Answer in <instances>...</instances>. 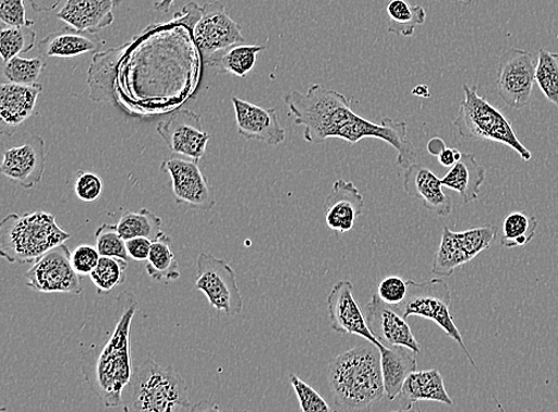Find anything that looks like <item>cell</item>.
Instances as JSON below:
<instances>
[{"instance_id":"obj_1","label":"cell","mask_w":558,"mask_h":412,"mask_svg":"<svg viewBox=\"0 0 558 412\" xmlns=\"http://www.w3.org/2000/svg\"><path fill=\"white\" fill-rule=\"evenodd\" d=\"M284 101L294 123L304 128V140L319 145L329 138H341L350 145L375 137L397 150V163L408 169L417 162L418 153L408 136V124L385 118L380 124L362 119L352 108L353 99L327 86L315 84L306 94L291 93Z\"/></svg>"},{"instance_id":"obj_2","label":"cell","mask_w":558,"mask_h":412,"mask_svg":"<svg viewBox=\"0 0 558 412\" xmlns=\"http://www.w3.org/2000/svg\"><path fill=\"white\" fill-rule=\"evenodd\" d=\"M119 301L123 308L114 331L100 352L86 354L83 373L90 389L107 408L122 407V393L133 376L132 353H130V329L137 308L133 294L124 293Z\"/></svg>"},{"instance_id":"obj_3","label":"cell","mask_w":558,"mask_h":412,"mask_svg":"<svg viewBox=\"0 0 558 412\" xmlns=\"http://www.w3.org/2000/svg\"><path fill=\"white\" fill-rule=\"evenodd\" d=\"M328 380L335 403L344 412H371L385 396L378 347L368 342L336 356Z\"/></svg>"},{"instance_id":"obj_4","label":"cell","mask_w":558,"mask_h":412,"mask_svg":"<svg viewBox=\"0 0 558 412\" xmlns=\"http://www.w3.org/2000/svg\"><path fill=\"white\" fill-rule=\"evenodd\" d=\"M124 412H180L191 409L187 384L172 367L147 359L133 371L122 393Z\"/></svg>"},{"instance_id":"obj_5","label":"cell","mask_w":558,"mask_h":412,"mask_svg":"<svg viewBox=\"0 0 558 412\" xmlns=\"http://www.w3.org/2000/svg\"><path fill=\"white\" fill-rule=\"evenodd\" d=\"M70 238L54 215L10 214L0 223V255L10 264H34Z\"/></svg>"},{"instance_id":"obj_6","label":"cell","mask_w":558,"mask_h":412,"mask_svg":"<svg viewBox=\"0 0 558 412\" xmlns=\"http://www.w3.org/2000/svg\"><path fill=\"white\" fill-rule=\"evenodd\" d=\"M464 100L461 102L453 126L463 140L490 141L510 147L524 161L532 159V153L515 135L508 119L486 98L477 94V87L463 85Z\"/></svg>"},{"instance_id":"obj_7","label":"cell","mask_w":558,"mask_h":412,"mask_svg":"<svg viewBox=\"0 0 558 412\" xmlns=\"http://www.w3.org/2000/svg\"><path fill=\"white\" fill-rule=\"evenodd\" d=\"M450 306L451 293L449 286L444 279L434 278L423 282L408 280L407 300L396 308L405 319L411 316H418L435 322L450 339L461 347L471 364L476 368L474 359L466 350L462 335L456 322H453Z\"/></svg>"},{"instance_id":"obj_8","label":"cell","mask_w":558,"mask_h":412,"mask_svg":"<svg viewBox=\"0 0 558 412\" xmlns=\"http://www.w3.org/2000/svg\"><path fill=\"white\" fill-rule=\"evenodd\" d=\"M497 234L496 226L476 227L464 231H452L445 227L442 240L435 255L433 274L451 277L457 268L487 251Z\"/></svg>"},{"instance_id":"obj_9","label":"cell","mask_w":558,"mask_h":412,"mask_svg":"<svg viewBox=\"0 0 558 412\" xmlns=\"http://www.w3.org/2000/svg\"><path fill=\"white\" fill-rule=\"evenodd\" d=\"M196 288L218 313L236 316L243 311V299L235 270L223 259L202 253L197 263Z\"/></svg>"},{"instance_id":"obj_10","label":"cell","mask_w":558,"mask_h":412,"mask_svg":"<svg viewBox=\"0 0 558 412\" xmlns=\"http://www.w3.org/2000/svg\"><path fill=\"white\" fill-rule=\"evenodd\" d=\"M534 54L519 48H511L501 57L497 74V87L505 105L512 109L529 106L532 89L536 83Z\"/></svg>"},{"instance_id":"obj_11","label":"cell","mask_w":558,"mask_h":412,"mask_svg":"<svg viewBox=\"0 0 558 412\" xmlns=\"http://www.w3.org/2000/svg\"><path fill=\"white\" fill-rule=\"evenodd\" d=\"M193 36L204 60L209 63L230 47L245 43L240 25L229 16L223 5L217 3H206L201 9Z\"/></svg>"},{"instance_id":"obj_12","label":"cell","mask_w":558,"mask_h":412,"mask_svg":"<svg viewBox=\"0 0 558 412\" xmlns=\"http://www.w3.org/2000/svg\"><path fill=\"white\" fill-rule=\"evenodd\" d=\"M71 254L63 243L41 256L25 274L27 287L43 293L81 294L82 279L72 266Z\"/></svg>"},{"instance_id":"obj_13","label":"cell","mask_w":558,"mask_h":412,"mask_svg":"<svg viewBox=\"0 0 558 412\" xmlns=\"http://www.w3.org/2000/svg\"><path fill=\"white\" fill-rule=\"evenodd\" d=\"M161 170L170 174L173 195L179 205L194 210L210 211L216 204L215 191L199 169L198 162L168 159Z\"/></svg>"},{"instance_id":"obj_14","label":"cell","mask_w":558,"mask_h":412,"mask_svg":"<svg viewBox=\"0 0 558 412\" xmlns=\"http://www.w3.org/2000/svg\"><path fill=\"white\" fill-rule=\"evenodd\" d=\"M168 148L178 156L199 162L205 156L210 134L203 128L202 116L191 110H180L157 128Z\"/></svg>"},{"instance_id":"obj_15","label":"cell","mask_w":558,"mask_h":412,"mask_svg":"<svg viewBox=\"0 0 558 412\" xmlns=\"http://www.w3.org/2000/svg\"><path fill=\"white\" fill-rule=\"evenodd\" d=\"M330 327L340 334H352L378 347L384 346L372 332L367 318L363 316L354 298V286L350 280L336 282L327 298Z\"/></svg>"},{"instance_id":"obj_16","label":"cell","mask_w":558,"mask_h":412,"mask_svg":"<svg viewBox=\"0 0 558 412\" xmlns=\"http://www.w3.org/2000/svg\"><path fill=\"white\" fill-rule=\"evenodd\" d=\"M367 324L384 346H402L415 354L422 352L421 344L415 339L407 319L400 315L395 306L383 302L378 293L372 295L367 304Z\"/></svg>"},{"instance_id":"obj_17","label":"cell","mask_w":558,"mask_h":412,"mask_svg":"<svg viewBox=\"0 0 558 412\" xmlns=\"http://www.w3.org/2000/svg\"><path fill=\"white\" fill-rule=\"evenodd\" d=\"M239 134L245 140H257L269 146H279L287 141V131L281 125L276 109H264L238 97H232Z\"/></svg>"},{"instance_id":"obj_18","label":"cell","mask_w":558,"mask_h":412,"mask_svg":"<svg viewBox=\"0 0 558 412\" xmlns=\"http://www.w3.org/2000/svg\"><path fill=\"white\" fill-rule=\"evenodd\" d=\"M46 144L43 137L32 136L20 147L4 153L2 173L24 189L40 184L46 167Z\"/></svg>"},{"instance_id":"obj_19","label":"cell","mask_w":558,"mask_h":412,"mask_svg":"<svg viewBox=\"0 0 558 412\" xmlns=\"http://www.w3.org/2000/svg\"><path fill=\"white\" fill-rule=\"evenodd\" d=\"M365 209V198L353 182L336 180L329 196L324 203L326 222L329 229L340 235L355 227L357 218Z\"/></svg>"},{"instance_id":"obj_20","label":"cell","mask_w":558,"mask_h":412,"mask_svg":"<svg viewBox=\"0 0 558 412\" xmlns=\"http://www.w3.org/2000/svg\"><path fill=\"white\" fill-rule=\"evenodd\" d=\"M123 0H64L57 17L75 31L97 34L110 27Z\"/></svg>"},{"instance_id":"obj_21","label":"cell","mask_w":558,"mask_h":412,"mask_svg":"<svg viewBox=\"0 0 558 412\" xmlns=\"http://www.w3.org/2000/svg\"><path fill=\"white\" fill-rule=\"evenodd\" d=\"M404 191L410 197L421 199L427 210L439 217H448L452 213V201L444 191L442 179L424 165L415 162L408 167Z\"/></svg>"},{"instance_id":"obj_22","label":"cell","mask_w":558,"mask_h":412,"mask_svg":"<svg viewBox=\"0 0 558 412\" xmlns=\"http://www.w3.org/2000/svg\"><path fill=\"white\" fill-rule=\"evenodd\" d=\"M44 92L41 84L17 85L4 83L0 86V119L3 133L12 135L33 114L37 98Z\"/></svg>"},{"instance_id":"obj_23","label":"cell","mask_w":558,"mask_h":412,"mask_svg":"<svg viewBox=\"0 0 558 412\" xmlns=\"http://www.w3.org/2000/svg\"><path fill=\"white\" fill-rule=\"evenodd\" d=\"M104 45L106 41L97 34L66 27L46 36L38 49L46 58L74 59L96 54Z\"/></svg>"},{"instance_id":"obj_24","label":"cell","mask_w":558,"mask_h":412,"mask_svg":"<svg viewBox=\"0 0 558 412\" xmlns=\"http://www.w3.org/2000/svg\"><path fill=\"white\" fill-rule=\"evenodd\" d=\"M379 351L385 395L388 401H395L408 378L417 371V359L414 352L402 346H383Z\"/></svg>"},{"instance_id":"obj_25","label":"cell","mask_w":558,"mask_h":412,"mask_svg":"<svg viewBox=\"0 0 558 412\" xmlns=\"http://www.w3.org/2000/svg\"><path fill=\"white\" fill-rule=\"evenodd\" d=\"M486 179V169L472 153H462L461 159L442 178L444 186L457 191L464 204L478 198Z\"/></svg>"},{"instance_id":"obj_26","label":"cell","mask_w":558,"mask_h":412,"mask_svg":"<svg viewBox=\"0 0 558 412\" xmlns=\"http://www.w3.org/2000/svg\"><path fill=\"white\" fill-rule=\"evenodd\" d=\"M399 397L401 401L407 402V407L422 401L439 402L448 407L453 405L442 375L438 369L413 372L402 386Z\"/></svg>"},{"instance_id":"obj_27","label":"cell","mask_w":558,"mask_h":412,"mask_svg":"<svg viewBox=\"0 0 558 412\" xmlns=\"http://www.w3.org/2000/svg\"><path fill=\"white\" fill-rule=\"evenodd\" d=\"M172 240L165 233L153 241L151 251L146 262L147 274L154 280L171 282L181 276L179 264L171 247Z\"/></svg>"},{"instance_id":"obj_28","label":"cell","mask_w":558,"mask_h":412,"mask_svg":"<svg viewBox=\"0 0 558 412\" xmlns=\"http://www.w3.org/2000/svg\"><path fill=\"white\" fill-rule=\"evenodd\" d=\"M266 49L265 45L232 46L215 58L210 64L239 78H244L254 70L257 54Z\"/></svg>"},{"instance_id":"obj_29","label":"cell","mask_w":558,"mask_h":412,"mask_svg":"<svg viewBox=\"0 0 558 412\" xmlns=\"http://www.w3.org/2000/svg\"><path fill=\"white\" fill-rule=\"evenodd\" d=\"M386 11L388 32L401 37L413 36L415 28L423 25L426 20L424 8L411 5L407 0H391Z\"/></svg>"},{"instance_id":"obj_30","label":"cell","mask_w":558,"mask_h":412,"mask_svg":"<svg viewBox=\"0 0 558 412\" xmlns=\"http://www.w3.org/2000/svg\"><path fill=\"white\" fill-rule=\"evenodd\" d=\"M117 228L124 241L135 238L155 241L163 234L161 218L148 209L123 214Z\"/></svg>"},{"instance_id":"obj_31","label":"cell","mask_w":558,"mask_h":412,"mask_svg":"<svg viewBox=\"0 0 558 412\" xmlns=\"http://www.w3.org/2000/svg\"><path fill=\"white\" fill-rule=\"evenodd\" d=\"M538 220L523 211H514L506 216L502 223L501 244L505 249L525 247L534 240Z\"/></svg>"},{"instance_id":"obj_32","label":"cell","mask_w":558,"mask_h":412,"mask_svg":"<svg viewBox=\"0 0 558 412\" xmlns=\"http://www.w3.org/2000/svg\"><path fill=\"white\" fill-rule=\"evenodd\" d=\"M128 262L119 257L101 256L100 260L90 274V279L99 294H109L124 281Z\"/></svg>"},{"instance_id":"obj_33","label":"cell","mask_w":558,"mask_h":412,"mask_svg":"<svg viewBox=\"0 0 558 412\" xmlns=\"http://www.w3.org/2000/svg\"><path fill=\"white\" fill-rule=\"evenodd\" d=\"M536 83L545 98L558 109V53L538 51Z\"/></svg>"},{"instance_id":"obj_34","label":"cell","mask_w":558,"mask_h":412,"mask_svg":"<svg viewBox=\"0 0 558 412\" xmlns=\"http://www.w3.org/2000/svg\"><path fill=\"white\" fill-rule=\"evenodd\" d=\"M35 44L36 33L32 27H4L0 32V54L4 62L28 53Z\"/></svg>"},{"instance_id":"obj_35","label":"cell","mask_w":558,"mask_h":412,"mask_svg":"<svg viewBox=\"0 0 558 412\" xmlns=\"http://www.w3.org/2000/svg\"><path fill=\"white\" fill-rule=\"evenodd\" d=\"M3 74L10 84L36 85L46 68L40 58L24 59L16 57L4 62Z\"/></svg>"},{"instance_id":"obj_36","label":"cell","mask_w":558,"mask_h":412,"mask_svg":"<svg viewBox=\"0 0 558 412\" xmlns=\"http://www.w3.org/2000/svg\"><path fill=\"white\" fill-rule=\"evenodd\" d=\"M96 249L100 256L119 257L128 262L125 241L117 225H101L96 231Z\"/></svg>"},{"instance_id":"obj_37","label":"cell","mask_w":558,"mask_h":412,"mask_svg":"<svg viewBox=\"0 0 558 412\" xmlns=\"http://www.w3.org/2000/svg\"><path fill=\"white\" fill-rule=\"evenodd\" d=\"M291 385L300 401L302 412H336L314 388L295 375H291Z\"/></svg>"},{"instance_id":"obj_38","label":"cell","mask_w":558,"mask_h":412,"mask_svg":"<svg viewBox=\"0 0 558 412\" xmlns=\"http://www.w3.org/2000/svg\"><path fill=\"white\" fill-rule=\"evenodd\" d=\"M376 293L383 302L397 307L407 300L408 281L396 276L387 277L381 280Z\"/></svg>"},{"instance_id":"obj_39","label":"cell","mask_w":558,"mask_h":412,"mask_svg":"<svg viewBox=\"0 0 558 412\" xmlns=\"http://www.w3.org/2000/svg\"><path fill=\"white\" fill-rule=\"evenodd\" d=\"M75 195L85 203L99 199L102 192V182L99 175L93 172H80L75 180Z\"/></svg>"},{"instance_id":"obj_40","label":"cell","mask_w":558,"mask_h":412,"mask_svg":"<svg viewBox=\"0 0 558 412\" xmlns=\"http://www.w3.org/2000/svg\"><path fill=\"white\" fill-rule=\"evenodd\" d=\"M0 20L8 27H32L34 21L25 15L24 0H0Z\"/></svg>"},{"instance_id":"obj_41","label":"cell","mask_w":558,"mask_h":412,"mask_svg":"<svg viewBox=\"0 0 558 412\" xmlns=\"http://www.w3.org/2000/svg\"><path fill=\"white\" fill-rule=\"evenodd\" d=\"M100 254L97 249L81 244L71 254L72 266L77 275L90 276L100 260Z\"/></svg>"},{"instance_id":"obj_42","label":"cell","mask_w":558,"mask_h":412,"mask_svg":"<svg viewBox=\"0 0 558 412\" xmlns=\"http://www.w3.org/2000/svg\"><path fill=\"white\" fill-rule=\"evenodd\" d=\"M153 246V241L146 238H135L125 241V247L130 259L147 262Z\"/></svg>"},{"instance_id":"obj_43","label":"cell","mask_w":558,"mask_h":412,"mask_svg":"<svg viewBox=\"0 0 558 412\" xmlns=\"http://www.w3.org/2000/svg\"><path fill=\"white\" fill-rule=\"evenodd\" d=\"M462 157V153L457 148H446L439 154L438 161L440 165L451 169Z\"/></svg>"},{"instance_id":"obj_44","label":"cell","mask_w":558,"mask_h":412,"mask_svg":"<svg viewBox=\"0 0 558 412\" xmlns=\"http://www.w3.org/2000/svg\"><path fill=\"white\" fill-rule=\"evenodd\" d=\"M34 11L47 12L57 9L64 0H29Z\"/></svg>"},{"instance_id":"obj_45","label":"cell","mask_w":558,"mask_h":412,"mask_svg":"<svg viewBox=\"0 0 558 412\" xmlns=\"http://www.w3.org/2000/svg\"><path fill=\"white\" fill-rule=\"evenodd\" d=\"M189 412H223L219 405L211 401H202L191 407Z\"/></svg>"},{"instance_id":"obj_46","label":"cell","mask_w":558,"mask_h":412,"mask_svg":"<svg viewBox=\"0 0 558 412\" xmlns=\"http://www.w3.org/2000/svg\"><path fill=\"white\" fill-rule=\"evenodd\" d=\"M446 145L442 141V138H434L430 141L429 144H427V150H429L433 156L438 157L440 153H442L444 149H446Z\"/></svg>"},{"instance_id":"obj_47","label":"cell","mask_w":558,"mask_h":412,"mask_svg":"<svg viewBox=\"0 0 558 412\" xmlns=\"http://www.w3.org/2000/svg\"><path fill=\"white\" fill-rule=\"evenodd\" d=\"M175 0H160V2L155 3V9L160 12L170 11Z\"/></svg>"},{"instance_id":"obj_48","label":"cell","mask_w":558,"mask_h":412,"mask_svg":"<svg viewBox=\"0 0 558 412\" xmlns=\"http://www.w3.org/2000/svg\"><path fill=\"white\" fill-rule=\"evenodd\" d=\"M391 412H422L420 408H417V404H412L409 407H405L404 409L395 410Z\"/></svg>"},{"instance_id":"obj_49","label":"cell","mask_w":558,"mask_h":412,"mask_svg":"<svg viewBox=\"0 0 558 412\" xmlns=\"http://www.w3.org/2000/svg\"><path fill=\"white\" fill-rule=\"evenodd\" d=\"M459 2H471V0H459Z\"/></svg>"}]
</instances>
